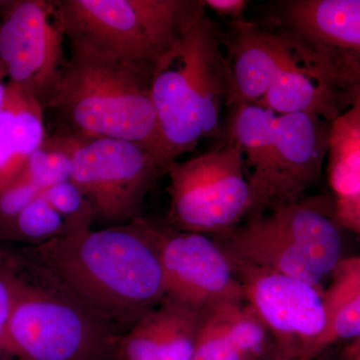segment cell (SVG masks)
Masks as SVG:
<instances>
[{
  "label": "cell",
  "instance_id": "obj_9",
  "mask_svg": "<svg viewBox=\"0 0 360 360\" xmlns=\"http://www.w3.org/2000/svg\"><path fill=\"white\" fill-rule=\"evenodd\" d=\"M329 129L330 122L319 116L277 115L269 160L259 172L248 176L251 205L248 219L302 200L319 184Z\"/></svg>",
  "mask_w": 360,
  "mask_h": 360
},
{
  "label": "cell",
  "instance_id": "obj_18",
  "mask_svg": "<svg viewBox=\"0 0 360 360\" xmlns=\"http://www.w3.org/2000/svg\"><path fill=\"white\" fill-rule=\"evenodd\" d=\"M44 113L37 99L7 82L0 108V193L20 179L46 139Z\"/></svg>",
  "mask_w": 360,
  "mask_h": 360
},
{
  "label": "cell",
  "instance_id": "obj_23",
  "mask_svg": "<svg viewBox=\"0 0 360 360\" xmlns=\"http://www.w3.org/2000/svg\"><path fill=\"white\" fill-rule=\"evenodd\" d=\"M72 137L56 132L47 135L44 143L30 155L21 176L42 191L70 180Z\"/></svg>",
  "mask_w": 360,
  "mask_h": 360
},
{
  "label": "cell",
  "instance_id": "obj_2",
  "mask_svg": "<svg viewBox=\"0 0 360 360\" xmlns=\"http://www.w3.org/2000/svg\"><path fill=\"white\" fill-rule=\"evenodd\" d=\"M70 49L47 108L60 124L58 132L80 139L134 142L167 160L151 94L155 65L84 45L70 44Z\"/></svg>",
  "mask_w": 360,
  "mask_h": 360
},
{
  "label": "cell",
  "instance_id": "obj_5",
  "mask_svg": "<svg viewBox=\"0 0 360 360\" xmlns=\"http://www.w3.org/2000/svg\"><path fill=\"white\" fill-rule=\"evenodd\" d=\"M15 279L0 360H98L115 349L117 333L68 296Z\"/></svg>",
  "mask_w": 360,
  "mask_h": 360
},
{
  "label": "cell",
  "instance_id": "obj_6",
  "mask_svg": "<svg viewBox=\"0 0 360 360\" xmlns=\"http://www.w3.org/2000/svg\"><path fill=\"white\" fill-rule=\"evenodd\" d=\"M168 226L217 236L248 219L250 189L238 144L225 137L217 148L168 168Z\"/></svg>",
  "mask_w": 360,
  "mask_h": 360
},
{
  "label": "cell",
  "instance_id": "obj_7",
  "mask_svg": "<svg viewBox=\"0 0 360 360\" xmlns=\"http://www.w3.org/2000/svg\"><path fill=\"white\" fill-rule=\"evenodd\" d=\"M71 137L70 181L96 220L116 226L141 217L142 203L172 163L134 142Z\"/></svg>",
  "mask_w": 360,
  "mask_h": 360
},
{
  "label": "cell",
  "instance_id": "obj_19",
  "mask_svg": "<svg viewBox=\"0 0 360 360\" xmlns=\"http://www.w3.org/2000/svg\"><path fill=\"white\" fill-rule=\"evenodd\" d=\"M326 326L315 347L338 340H360V255L345 257L323 290Z\"/></svg>",
  "mask_w": 360,
  "mask_h": 360
},
{
  "label": "cell",
  "instance_id": "obj_24",
  "mask_svg": "<svg viewBox=\"0 0 360 360\" xmlns=\"http://www.w3.org/2000/svg\"><path fill=\"white\" fill-rule=\"evenodd\" d=\"M42 195L65 219V233L90 229L96 220L89 200L70 180L45 189Z\"/></svg>",
  "mask_w": 360,
  "mask_h": 360
},
{
  "label": "cell",
  "instance_id": "obj_3",
  "mask_svg": "<svg viewBox=\"0 0 360 360\" xmlns=\"http://www.w3.org/2000/svg\"><path fill=\"white\" fill-rule=\"evenodd\" d=\"M229 90L225 35L206 11L153 68L151 94L165 160L174 162L220 134Z\"/></svg>",
  "mask_w": 360,
  "mask_h": 360
},
{
  "label": "cell",
  "instance_id": "obj_29",
  "mask_svg": "<svg viewBox=\"0 0 360 360\" xmlns=\"http://www.w3.org/2000/svg\"><path fill=\"white\" fill-rule=\"evenodd\" d=\"M7 86V79L6 73L0 68V108H1L2 101H4V94Z\"/></svg>",
  "mask_w": 360,
  "mask_h": 360
},
{
  "label": "cell",
  "instance_id": "obj_20",
  "mask_svg": "<svg viewBox=\"0 0 360 360\" xmlns=\"http://www.w3.org/2000/svg\"><path fill=\"white\" fill-rule=\"evenodd\" d=\"M328 179L335 198L360 193V113L355 108L330 122Z\"/></svg>",
  "mask_w": 360,
  "mask_h": 360
},
{
  "label": "cell",
  "instance_id": "obj_30",
  "mask_svg": "<svg viewBox=\"0 0 360 360\" xmlns=\"http://www.w3.org/2000/svg\"><path fill=\"white\" fill-rule=\"evenodd\" d=\"M352 354L354 360H360V340L352 341Z\"/></svg>",
  "mask_w": 360,
  "mask_h": 360
},
{
  "label": "cell",
  "instance_id": "obj_17",
  "mask_svg": "<svg viewBox=\"0 0 360 360\" xmlns=\"http://www.w3.org/2000/svg\"><path fill=\"white\" fill-rule=\"evenodd\" d=\"M269 333L245 298L221 300L200 311L193 360H243L262 352Z\"/></svg>",
  "mask_w": 360,
  "mask_h": 360
},
{
  "label": "cell",
  "instance_id": "obj_31",
  "mask_svg": "<svg viewBox=\"0 0 360 360\" xmlns=\"http://www.w3.org/2000/svg\"><path fill=\"white\" fill-rule=\"evenodd\" d=\"M4 264V257H2L1 248H0V265Z\"/></svg>",
  "mask_w": 360,
  "mask_h": 360
},
{
  "label": "cell",
  "instance_id": "obj_15",
  "mask_svg": "<svg viewBox=\"0 0 360 360\" xmlns=\"http://www.w3.org/2000/svg\"><path fill=\"white\" fill-rule=\"evenodd\" d=\"M272 13L276 30L328 56L360 58V0H285Z\"/></svg>",
  "mask_w": 360,
  "mask_h": 360
},
{
  "label": "cell",
  "instance_id": "obj_8",
  "mask_svg": "<svg viewBox=\"0 0 360 360\" xmlns=\"http://www.w3.org/2000/svg\"><path fill=\"white\" fill-rule=\"evenodd\" d=\"M60 0H6L0 13V68L7 82L47 110L66 58Z\"/></svg>",
  "mask_w": 360,
  "mask_h": 360
},
{
  "label": "cell",
  "instance_id": "obj_4",
  "mask_svg": "<svg viewBox=\"0 0 360 360\" xmlns=\"http://www.w3.org/2000/svg\"><path fill=\"white\" fill-rule=\"evenodd\" d=\"M66 39L155 65L205 13V0H60Z\"/></svg>",
  "mask_w": 360,
  "mask_h": 360
},
{
  "label": "cell",
  "instance_id": "obj_22",
  "mask_svg": "<svg viewBox=\"0 0 360 360\" xmlns=\"http://www.w3.org/2000/svg\"><path fill=\"white\" fill-rule=\"evenodd\" d=\"M65 221L42 193L0 231V240L34 245L65 234Z\"/></svg>",
  "mask_w": 360,
  "mask_h": 360
},
{
  "label": "cell",
  "instance_id": "obj_21",
  "mask_svg": "<svg viewBox=\"0 0 360 360\" xmlns=\"http://www.w3.org/2000/svg\"><path fill=\"white\" fill-rule=\"evenodd\" d=\"M231 108L226 137L243 151L245 165L251 169L250 175L257 174L271 155L277 115L260 103H241Z\"/></svg>",
  "mask_w": 360,
  "mask_h": 360
},
{
  "label": "cell",
  "instance_id": "obj_13",
  "mask_svg": "<svg viewBox=\"0 0 360 360\" xmlns=\"http://www.w3.org/2000/svg\"><path fill=\"white\" fill-rule=\"evenodd\" d=\"M225 41L231 63L227 108L259 103L290 65L297 47V40L288 33L248 20L231 21Z\"/></svg>",
  "mask_w": 360,
  "mask_h": 360
},
{
  "label": "cell",
  "instance_id": "obj_14",
  "mask_svg": "<svg viewBox=\"0 0 360 360\" xmlns=\"http://www.w3.org/2000/svg\"><path fill=\"white\" fill-rule=\"evenodd\" d=\"M212 238L229 259L295 277L322 290L326 278L272 212L250 217Z\"/></svg>",
  "mask_w": 360,
  "mask_h": 360
},
{
  "label": "cell",
  "instance_id": "obj_11",
  "mask_svg": "<svg viewBox=\"0 0 360 360\" xmlns=\"http://www.w3.org/2000/svg\"><path fill=\"white\" fill-rule=\"evenodd\" d=\"M229 260L246 302L270 333L316 345L326 326L324 290L295 277Z\"/></svg>",
  "mask_w": 360,
  "mask_h": 360
},
{
  "label": "cell",
  "instance_id": "obj_28",
  "mask_svg": "<svg viewBox=\"0 0 360 360\" xmlns=\"http://www.w3.org/2000/svg\"><path fill=\"white\" fill-rule=\"evenodd\" d=\"M206 9L231 21L245 20L243 14L248 2L246 0H205Z\"/></svg>",
  "mask_w": 360,
  "mask_h": 360
},
{
  "label": "cell",
  "instance_id": "obj_26",
  "mask_svg": "<svg viewBox=\"0 0 360 360\" xmlns=\"http://www.w3.org/2000/svg\"><path fill=\"white\" fill-rule=\"evenodd\" d=\"M16 279L6 264L0 265V347L15 302Z\"/></svg>",
  "mask_w": 360,
  "mask_h": 360
},
{
  "label": "cell",
  "instance_id": "obj_27",
  "mask_svg": "<svg viewBox=\"0 0 360 360\" xmlns=\"http://www.w3.org/2000/svg\"><path fill=\"white\" fill-rule=\"evenodd\" d=\"M335 213L341 226L360 238V193L335 198Z\"/></svg>",
  "mask_w": 360,
  "mask_h": 360
},
{
  "label": "cell",
  "instance_id": "obj_1",
  "mask_svg": "<svg viewBox=\"0 0 360 360\" xmlns=\"http://www.w3.org/2000/svg\"><path fill=\"white\" fill-rule=\"evenodd\" d=\"M7 269L56 288L118 335L165 298L162 271L142 217L68 232L34 245L0 246Z\"/></svg>",
  "mask_w": 360,
  "mask_h": 360
},
{
  "label": "cell",
  "instance_id": "obj_10",
  "mask_svg": "<svg viewBox=\"0 0 360 360\" xmlns=\"http://www.w3.org/2000/svg\"><path fill=\"white\" fill-rule=\"evenodd\" d=\"M142 224L158 253L167 297L198 311L221 300L245 298L229 258L212 236L144 219Z\"/></svg>",
  "mask_w": 360,
  "mask_h": 360
},
{
  "label": "cell",
  "instance_id": "obj_16",
  "mask_svg": "<svg viewBox=\"0 0 360 360\" xmlns=\"http://www.w3.org/2000/svg\"><path fill=\"white\" fill-rule=\"evenodd\" d=\"M200 315L165 296L117 336L115 352L122 360H193Z\"/></svg>",
  "mask_w": 360,
  "mask_h": 360
},
{
  "label": "cell",
  "instance_id": "obj_25",
  "mask_svg": "<svg viewBox=\"0 0 360 360\" xmlns=\"http://www.w3.org/2000/svg\"><path fill=\"white\" fill-rule=\"evenodd\" d=\"M336 68L340 71L343 89L347 94L350 108L360 113V58L352 56H333Z\"/></svg>",
  "mask_w": 360,
  "mask_h": 360
},
{
  "label": "cell",
  "instance_id": "obj_12",
  "mask_svg": "<svg viewBox=\"0 0 360 360\" xmlns=\"http://www.w3.org/2000/svg\"><path fill=\"white\" fill-rule=\"evenodd\" d=\"M295 39L292 60L259 103L277 115H312L331 122L350 108L335 60Z\"/></svg>",
  "mask_w": 360,
  "mask_h": 360
}]
</instances>
